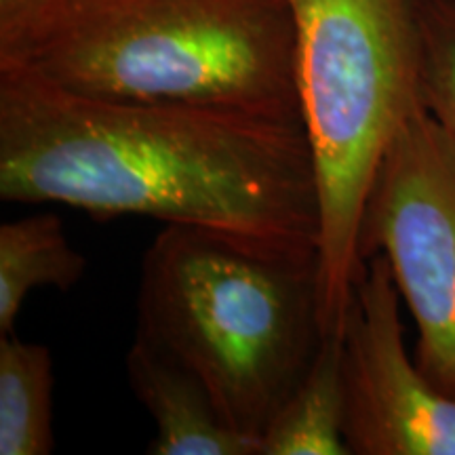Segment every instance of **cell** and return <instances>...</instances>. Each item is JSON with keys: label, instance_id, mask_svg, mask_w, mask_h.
Masks as SVG:
<instances>
[{"label": "cell", "instance_id": "obj_6", "mask_svg": "<svg viewBox=\"0 0 455 455\" xmlns=\"http://www.w3.org/2000/svg\"><path fill=\"white\" fill-rule=\"evenodd\" d=\"M384 255L365 259L344 329V439L350 455H455V398L409 355Z\"/></svg>", "mask_w": 455, "mask_h": 455}, {"label": "cell", "instance_id": "obj_10", "mask_svg": "<svg viewBox=\"0 0 455 455\" xmlns=\"http://www.w3.org/2000/svg\"><path fill=\"white\" fill-rule=\"evenodd\" d=\"M53 382L47 346L0 335V455L53 451Z\"/></svg>", "mask_w": 455, "mask_h": 455}, {"label": "cell", "instance_id": "obj_1", "mask_svg": "<svg viewBox=\"0 0 455 455\" xmlns=\"http://www.w3.org/2000/svg\"><path fill=\"white\" fill-rule=\"evenodd\" d=\"M0 198L95 218L141 215L316 249L304 123L195 104L116 101L0 70Z\"/></svg>", "mask_w": 455, "mask_h": 455}, {"label": "cell", "instance_id": "obj_4", "mask_svg": "<svg viewBox=\"0 0 455 455\" xmlns=\"http://www.w3.org/2000/svg\"><path fill=\"white\" fill-rule=\"evenodd\" d=\"M295 34L301 123L321 203L323 329L339 335L361 258V221L392 140L426 110L428 0H284Z\"/></svg>", "mask_w": 455, "mask_h": 455}, {"label": "cell", "instance_id": "obj_9", "mask_svg": "<svg viewBox=\"0 0 455 455\" xmlns=\"http://www.w3.org/2000/svg\"><path fill=\"white\" fill-rule=\"evenodd\" d=\"M87 259L68 241L57 213H34L0 226V335L15 321L32 291H68L81 281Z\"/></svg>", "mask_w": 455, "mask_h": 455}, {"label": "cell", "instance_id": "obj_5", "mask_svg": "<svg viewBox=\"0 0 455 455\" xmlns=\"http://www.w3.org/2000/svg\"><path fill=\"white\" fill-rule=\"evenodd\" d=\"M361 258L384 255L418 327L415 361L455 398V140L428 112L386 150L361 221Z\"/></svg>", "mask_w": 455, "mask_h": 455}, {"label": "cell", "instance_id": "obj_3", "mask_svg": "<svg viewBox=\"0 0 455 455\" xmlns=\"http://www.w3.org/2000/svg\"><path fill=\"white\" fill-rule=\"evenodd\" d=\"M321 295L316 249L164 226L141 258L138 333L195 369L259 449L327 335Z\"/></svg>", "mask_w": 455, "mask_h": 455}, {"label": "cell", "instance_id": "obj_2", "mask_svg": "<svg viewBox=\"0 0 455 455\" xmlns=\"http://www.w3.org/2000/svg\"><path fill=\"white\" fill-rule=\"evenodd\" d=\"M0 70L89 98L301 121L284 0H0Z\"/></svg>", "mask_w": 455, "mask_h": 455}, {"label": "cell", "instance_id": "obj_11", "mask_svg": "<svg viewBox=\"0 0 455 455\" xmlns=\"http://www.w3.org/2000/svg\"><path fill=\"white\" fill-rule=\"evenodd\" d=\"M424 101L455 140V0L426 4Z\"/></svg>", "mask_w": 455, "mask_h": 455}, {"label": "cell", "instance_id": "obj_7", "mask_svg": "<svg viewBox=\"0 0 455 455\" xmlns=\"http://www.w3.org/2000/svg\"><path fill=\"white\" fill-rule=\"evenodd\" d=\"M131 390L155 424L150 455H259L258 445L226 419L195 369L146 335L127 352Z\"/></svg>", "mask_w": 455, "mask_h": 455}, {"label": "cell", "instance_id": "obj_8", "mask_svg": "<svg viewBox=\"0 0 455 455\" xmlns=\"http://www.w3.org/2000/svg\"><path fill=\"white\" fill-rule=\"evenodd\" d=\"M259 455H350L344 439L339 335H325L308 371L261 435Z\"/></svg>", "mask_w": 455, "mask_h": 455}]
</instances>
